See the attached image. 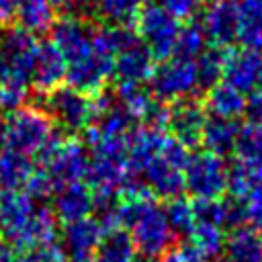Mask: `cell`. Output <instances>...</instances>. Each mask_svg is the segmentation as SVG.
Masks as SVG:
<instances>
[{"label": "cell", "mask_w": 262, "mask_h": 262, "mask_svg": "<svg viewBox=\"0 0 262 262\" xmlns=\"http://www.w3.org/2000/svg\"><path fill=\"white\" fill-rule=\"evenodd\" d=\"M117 219L123 229L127 227L135 250L143 256L160 258L174 244L164 207L156 203L149 188L135 194H123L117 203Z\"/></svg>", "instance_id": "obj_1"}, {"label": "cell", "mask_w": 262, "mask_h": 262, "mask_svg": "<svg viewBox=\"0 0 262 262\" xmlns=\"http://www.w3.org/2000/svg\"><path fill=\"white\" fill-rule=\"evenodd\" d=\"M190 158V149L176 137L166 135L160 151L143 166L141 180L154 196L174 199L184 190V168Z\"/></svg>", "instance_id": "obj_2"}, {"label": "cell", "mask_w": 262, "mask_h": 262, "mask_svg": "<svg viewBox=\"0 0 262 262\" xmlns=\"http://www.w3.org/2000/svg\"><path fill=\"white\" fill-rule=\"evenodd\" d=\"M53 133V121L43 108L18 106L0 123V147L35 156Z\"/></svg>", "instance_id": "obj_3"}, {"label": "cell", "mask_w": 262, "mask_h": 262, "mask_svg": "<svg viewBox=\"0 0 262 262\" xmlns=\"http://www.w3.org/2000/svg\"><path fill=\"white\" fill-rule=\"evenodd\" d=\"M184 190L196 199H221L227 190V164L213 151L190 154L184 168Z\"/></svg>", "instance_id": "obj_4"}, {"label": "cell", "mask_w": 262, "mask_h": 262, "mask_svg": "<svg viewBox=\"0 0 262 262\" xmlns=\"http://www.w3.org/2000/svg\"><path fill=\"white\" fill-rule=\"evenodd\" d=\"M133 27L156 61L172 57L180 25L162 4H143Z\"/></svg>", "instance_id": "obj_5"}, {"label": "cell", "mask_w": 262, "mask_h": 262, "mask_svg": "<svg viewBox=\"0 0 262 262\" xmlns=\"http://www.w3.org/2000/svg\"><path fill=\"white\" fill-rule=\"evenodd\" d=\"M43 111L51 117V121H57L61 129L72 131V133L84 131L94 121L92 98L72 88L70 84L55 86L49 92H45Z\"/></svg>", "instance_id": "obj_6"}, {"label": "cell", "mask_w": 262, "mask_h": 262, "mask_svg": "<svg viewBox=\"0 0 262 262\" xmlns=\"http://www.w3.org/2000/svg\"><path fill=\"white\" fill-rule=\"evenodd\" d=\"M151 96L162 102H176L182 98H190V94L199 88L196 84V66L192 59L168 57L154 68L149 80Z\"/></svg>", "instance_id": "obj_7"}, {"label": "cell", "mask_w": 262, "mask_h": 262, "mask_svg": "<svg viewBox=\"0 0 262 262\" xmlns=\"http://www.w3.org/2000/svg\"><path fill=\"white\" fill-rule=\"evenodd\" d=\"M88 164L90 162H88V151H86L84 141L78 137H68V139H61L57 149L51 154V158L41 168L53 180L55 190H57L63 184L82 180L86 176Z\"/></svg>", "instance_id": "obj_8"}, {"label": "cell", "mask_w": 262, "mask_h": 262, "mask_svg": "<svg viewBox=\"0 0 262 262\" xmlns=\"http://www.w3.org/2000/svg\"><path fill=\"white\" fill-rule=\"evenodd\" d=\"M113 76H115V57L100 55L92 49L86 55H82L80 59L70 61L68 72H66L68 84L88 96L102 92L106 82Z\"/></svg>", "instance_id": "obj_9"}, {"label": "cell", "mask_w": 262, "mask_h": 262, "mask_svg": "<svg viewBox=\"0 0 262 262\" xmlns=\"http://www.w3.org/2000/svg\"><path fill=\"white\" fill-rule=\"evenodd\" d=\"M55 235H57V219L53 211L47 207H35V211L18 227L4 233L6 244L23 252L49 246L55 242Z\"/></svg>", "instance_id": "obj_10"}, {"label": "cell", "mask_w": 262, "mask_h": 262, "mask_svg": "<svg viewBox=\"0 0 262 262\" xmlns=\"http://www.w3.org/2000/svg\"><path fill=\"white\" fill-rule=\"evenodd\" d=\"M51 43L53 47L66 57V61H76L82 55L90 51V35L92 29L86 27V23L74 14H66L61 18H55L51 29Z\"/></svg>", "instance_id": "obj_11"}, {"label": "cell", "mask_w": 262, "mask_h": 262, "mask_svg": "<svg viewBox=\"0 0 262 262\" xmlns=\"http://www.w3.org/2000/svg\"><path fill=\"white\" fill-rule=\"evenodd\" d=\"M84 178L94 199H102L119 196L121 188L131 178V174L125 158H92Z\"/></svg>", "instance_id": "obj_12"}, {"label": "cell", "mask_w": 262, "mask_h": 262, "mask_svg": "<svg viewBox=\"0 0 262 262\" xmlns=\"http://www.w3.org/2000/svg\"><path fill=\"white\" fill-rule=\"evenodd\" d=\"M205 119H207V111L201 102L192 98H182L170 106L168 129L172 131V137H176L180 143L192 149L194 145L201 143V131Z\"/></svg>", "instance_id": "obj_13"}, {"label": "cell", "mask_w": 262, "mask_h": 262, "mask_svg": "<svg viewBox=\"0 0 262 262\" xmlns=\"http://www.w3.org/2000/svg\"><path fill=\"white\" fill-rule=\"evenodd\" d=\"M201 27L205 31L207 43L213 47H229L237 33V10L235 0H213L203 12Z\"/></svg>", "instance_id": "obj_14"}, {"label": "cell", "mask_w": 262, "mask_h": 262, "mask_svg": "<svg viewBox=\"0 0 262 262\" xmlns=\"http://www.w3.org/2000/svg\"><path fill=\"white\" fill-rule=\"evenodd\" d=\"M262 68V53L252 49H231L225 51V63H223V82L231 84L233 88L248 92L258 86Z\"/></svg>", "instance_id": "obj_15"}, {"label": "cell", "mask_w": 262, "mask_h": 262, "mask_svg": "<svg viewBox=\"0 0 262 262\" xmlns=\"http://www.w3.org/2000/svg\"><path fill=\"white\" fill-rule=\"evenodd\" d=\"M51 211H53L55 219L61 221L63 225L84 219L94 211V194H92L90 186L82 180L63 184L57 188V192L53 196Z\"/></svg>", "instance_id": "obj_16"}, {"label": "cell", "mask_w": 262, "mask_h": 262, "mask_svg": "<svg viewBox=\"0 0 262 262\" xmlns=\"http://www.w3.org/2000/svg\"><path fill=\"white\" fill-rule=\"evenodd\" d=\"M104 235V229L96 217H84L72 223H66L63 235H61V248L63 252L74 260V258H84L92 256Z\"/></svg>", "instance_id": "obj_17"}, {"label": "cell", "mask_w": 262, "mask_h": 262, "mask_svg": "<svg viewBox=\"0 0 262 262\" xmlns=\"http://www.w3.org/2000/svg\"><path fill=\"white\" fill-rule=\"evenodd\" d=\"M66 72H68V61L53 47V43L51 41L39 43L35 55V72H33V82L37 90L45 94L51 88L59 86L61 80L66 78Z\"/></svg>", "instance_id": "obj_18"}, {"label": "cell", "mask_w": 262, "mask_h": 262, "mask_svg": "<svg viewBox=\"0 0 262 262\" xmlns=\"http://www.w3.org/2000/svg\"><path fill=\"white\" fill-rule=\"evenodd\" d=\"M154 68H156V59L149 53V49L143 45V41L115 55V76L121 82L143 84L149 80Z\"/></svg>", "instance_id": "obj_19"}, {"label": "cell", "mask_w": 262, "mask_h": 262, "mask_svg": "<svg viewBox=\"0 0 262 262\" xmlns=\"http://www.w3.org/2000/svg\"><path fill=\"white\" fill-rule=\"evenodd\" d=\"M237 33L235 41L244 49L262 53V0H235Z\"/></svg>", "instance_id": "obj_20"}, {"label": "cell", "mask_w": 262, "mask_h": 262, "mask_svg": "<svg viewBox=\"0 0 262 262\" xmlns=\"http://www.w3.org/2000/svg\"><path fill=\"white\" fill-rule=\"evenodd\" d=\"M246 92L233 88L227 82H219L207 90L205 96V111L207 115L223 117V119H239L246 113Z\"/></svg>", "instance_id": "obj_21"}, {"label": "cell", "mask_w": 262, "mask_h": 262, "mask_svg": "<svg viewBox=\"0 0 262 262\" xmlns=\"http://www.w3.org/2000/svg\"><path fill=\"white\" fill-rule=\"evenodd\" d=\"M237 131H239V125L235 121L207 115L203 131H201V143L205 145L207 151H213V154L225 158L227 154H231L235 149Z\"/></svg>", "instance_id": "obj_22"}, {"label": "cell", "mask_w": 262, "mask_h": 262, "mask_svg": "<svg viewBox=\"0 0 262 262\" xmlns=\"http://www.w3.org/2000/svg\"><path fill=\"white\" fill-rule=\"evenodd\" d=\"M225 262H262V231L239 225L225 239Z\"/></svg>", "instance_id": "obj_23"}, {"label": "cell", "mask_w": 262, "mask_h": 262, "mask_svg": "<svg viewBox=\"0 0 262 262\" xmlns=\"http://www.w3.org/2000/svg\"><path fill=\"white\" fill-rule=\"evenodd\" d=\"M35 211V201L20 188L0 186V231L8 233Z\"/></svg>", "instance_id": "obj_24"}, {"label": "cell", "mask_w": 262, "mask_h": 262, "mask_svg": "<svg viewBox=\"0 0 262 262\" xmlns=\"http://www.w3.org/2000/svg\"><path fill=\"white\" fill-rule=\"evenodd\" d=\"M18 27L27 29L33 35L47 33L55 20V12L49 0H16V16Z\"/></svg>", "instance_id": "obj_25"}, {"label": "cell", "mask_w": 262, "mask_h": 262, "mask_svg": "<svg viewBox=\"0 0 262 262\" xmlns=\"http://www.w3.org/2000/svg\"><path fill=\"white\" fill-rule=\"evenodd\" d=\"M33 172H35V164L31 156L0 147V186L2 188H23Z\"/></svg>", "instance_id": "obj_26"}, {"label": "cell", "mask_w": 262, "mask_h": 262, "mask_svg": "<svg viewBox=\"0 0 262 262\" xmlns=\"http://www.w3.org/2000/svg\"><path fill=\"white\" fill-rule=\"evenodd\" d=\"M96 258L100 262H133L137 258L135 244L129 235L127 229L117 227L104 231L98 248H96Z\"/></svg>", "instance_id": "obj_27"}, {"label": "cell", "mask_w": 262, "mask_h": 262, "mask_svg": "<svg viewBox=\"0 0 262 262\" xmlns=\"http://www.w3.org/2000/svg\"><path fill=\"white\" fill-rule=\"evenodd\" d=\"M115 94L121 100V106L129 113V117L133 121H143L147 111L151 108V104L156 100L149 90H145L141 84H135V82H121V80H117Z\"/></svg>", "instance_id": "obj_28"}, {"label": "cell", "mask_w": 262, "mask_h": 262, "mask_svg": "<svg viewBox=\"0 0 262 262\" xmlns=\"http://www.w3.org/2000/svg\"><path fill=\"white\" fill-rule=\"evenodd\" d=\"M227 47H209L196 59V84L201 90H209L223 80V63H225Z\"/></svg>", "instance_id": "obj_29"}, {"label": "cell", "mask_w": 262, "mask_h": 262, "mask_svg": "<svg viewBox=\"0 0 262 262\" xmlns=\"http://www.w3.org/2000/svg\"><path fill=\"white\" fill-rule=\"evenodd\" d=\"M188 244L199 252L203 260H213L223 252L225 235L223 229L211 223H196L188 233Z\"/></svg>", "instance_id": "obj_30"}, {"label": "cell", "mask_w": 262, "mask_h": 262, "mask_svg": "<svg viewBox=\"0 0 262 262\" xmlns=\"http://www.w3.org/2000/svg\"><path fill=\"white\" fill-rule=\"evenodd\" d=\"M207 49V37L201 27V23L188 20L178 29L176 43H174V53L172 57H182V59H196L203 51Z\"/></svg>", "instance_id": "obj_31"}, {"label": "cell", "mask_w": 262, "mask_h": 262, "mask_svg": "<svg viewBox=\"0 0 262 262\" xmlns=\"http://www.w3.org/2000/svg\"><path fill=\"white\" fill-rule=\"evenodd\" d=\"M145 0H94L98 14L108 25L133 27Z\"/></svg>", "instance_id": "obj_32"}, {"label": "cell", "mask_w": 262, "mask_h": 262, "mask_svg": "<svg viewBox=\"0 0 262 262\" xmlns=\"http://www.w3.org/2000/svg\"><path fill=\"white\" fill-rule=\"evenodd\" d=\"M164 213H166L168 225H170V229H172L174 235L188 237V233L196 225L192 201L184 199L182 194L180 196H174V199H168V205L164 207Z\"/></svg>", "instance_id": "obj_33"}, {"label": "cell", "mask_w": 262, "mask_h": 262, "mask_svg": "<svg viewBox=\"0 0 262 262\" xmlns=\"http://www.w3.org/2000/svg\"><path fill=\"white\" fill-rule=\"evenodd\" d=\"M233 151L237 154V160L262 164V125L248 121L244 127H239Z\"/></svg>", "instance_id": "obj_34"}, {"label": "cell", "mask_w": 262, "mask_h": 262, "mask_svg": "<svg viewBox=\"0 0 262 262\" xmlns=\"http://www.w3.org/2000/svg\"><path fill=\"white\" fill-rule=\"evenodd\" d=\"M239 201H242V207H244L246 225L262 231V186L260 188H254L252 192H248Z\"/></svg>", "instance_id": "obj_35"}, {"label": "cell", "mask_w": 262, "mask_h": 262, "mask_svg": "<svg viewBox=\"0 0 262 262\" xmlns=\"http://www.w3.org/2000/svg\"><path fill=\"white\" fill-rule=\"evenodd\" d=\"M23 188H25V192H27L33 201L47 199V196H51V194L55 192V184H53V180L47 176L45 170H35V172L29 176V180L25 182Z\"/></svg>", "instance_id": "obj_36"}, {"label": "cell", "mask_w": 262, "mask_h": 262, "mask_svg": "<svg viewBox=\"0 0 262 262\" xmlns=\"http://www.w3.org/2000/svg\"><path fill=\"white\" fill-rule=\"evenodd\" d=\"M12 262H66V252L55 242L49 246H43L39 250L23 252L12 258Z\"/></svg>", "instance_id": "obj_37"}, {"label": "cell", "mask_w": 262, "mask_h": 262, "mask_svg": "<svg viewBox=\"0 0 262 262\" xmlns=\"http://www.w3.org/2000/svg\"><path fill=\"white\" fill-rule=\"evenodd\" d=\"M201 4H203V0H162V6L176 20L190 18L192 14H196V10L201 8Z\"/></svg>", "instance_id": "obj_38"}, {"label": "cell", "mask_w": 262, "mask_h": 262, "mask_svg": "<svg viewBox=\"0 0 262 262\" xmlns=\"http://www.w3.org/2000/svg\"><path fill=\"white\" fill-rule=\"evenodd\" d=\"M164 262H205V260L190 244H182V246H172L164 254Z\"/></svg>", "instance_id": "obj_39"}, {"label": "cell", "mask_w": 262, "mask_h": 262, "mask_svg": "<svg viewBox=\"0 0 262 262\" xmlns=\"http://www.w3.org/2000/svg\"><path fill=\"white\" fill-rule=\"evenodd\" d=\"M248 115V121L250 123H256V125H262V88L256 90L248 100H246V113Z\"/></svg>", "instance_id": "obj_40"}, {"label": "cell", "mask_w": 262, "mask_h": 262, "mask_svg": "<svg viewBox=\"0 0 262 262\" xmlns=\"http://www.w3.org/2000/svg\"><path fill=\"white\" fill-rule=\"evenodd\" d=\"M16 16V0H0V25H10Z\"/></svg>", "instance_id": "obj_41"}, {"label": "cell", "mask_w": 262, "mask_h": 262, "mask_svg": "<svg viewBox=\"0 0 262 262\" xmlns=\"http://www.w3.org/2000/svg\"><path fill=\"white\" fill-rule=\"evenodd\" d=\"M12 258H14L12 248L6 242H0V262H12Z\"/></svg>", "instance_id": "obj_42"}, {"label": "cell", "mask_w": 262, "mask_h": 262, "mask_svg": "<svg viewBox=\"0 0 262 262\" xmlns=\"http://www.w3.org/2000/svg\"><path fill=\"white\" fill-rule=\"evenodd\" d=\"M51 2V6L55 8V6H59V8H66V6H70L74 0H49Z\"/></svg>", "instance_id": "obj_43"}, {"label": "cell", "mask_w": 262, "mask_h": 262, "mask_svg": "<svg viewBox=\"0 0 262 262\" xmlns=\"http://www.w3.org/2000/svg\"><path fill=\"white\" fill-rule=\"evenodd\" d=\"M72 262H100V260L94 258V254H92V256H84V258H74Z\"/></svg>", "instance_id": "obj_44"}, {"label": "cell", "mask_w": 262, "mask_h": 262, "mask_svg": "<svg viewBox=\"0 0 262 262\" xmlns=\"http://www.w3.org/2000/svg\"><path fill=\"white\" fill-rule=\"evenodd\" d=\"M133 262H160V260H158V258H151V256H143V254H141V256H139V258H135Z\"/></svg>", "instance_id": "obj_45"}, {"label": "cell", "mask_w": 262, "mask_h": 262, "mask_svg": "<svg viewBox=\"0 0 262 262\" xmlns=\"http://www.w3.org/2000/svg\"><path fill=\"white\" fill-rule=\"evenodd\" d=\"M258 84H260V88H262V68H260V78H258Z\"/></svg>", "instance_id": "obj_46"}, {"label": "cell", "mask_w": 262, "mask_h": 262, "mask_svg": "<svg viewBox=\"0 0 262 262\" xmlns=\"http://www.w3.org/2000/svg\"><path fill=\"white\" fill-rule=\"evenodd\" d=\"M88 2H94V0H88Z\"/></svg>", "instance_id": "obj_47"}, {"label": "cell", "mask_w": 262, "mask_h": 262, "mask_svg": "<svg viewBox=\"0 0 262 262\" xmlns=\"http://www.w3.org/2000/svg\"><path fill=\"white\" fill-rule=\"evenodd\" d=\"M260 168H262V164H260Z\"/></svg>", "instance_id": "obj_48"}]
</instances>
